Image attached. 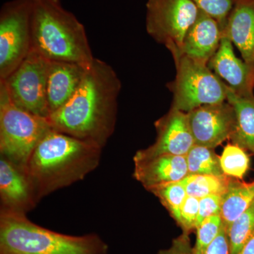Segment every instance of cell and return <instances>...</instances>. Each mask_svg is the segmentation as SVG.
<instances>
[{"instance_id": "26", "label": "cell", "mask_w": 254, "mask_h": 254, "mask_svg": "<svg viewBox=\"0 0 254 254\" xmlns=\"http://www.w3.org/2000/svg\"><path fill=\"white\" fill-rule=\"evenodd\" d=\"M200 11L216 20L222 31L231 12L235 0H191Z\"/></svg>"}, {"instance_id": "21", "label": "cell", "mask_w": 254, "mask_h": 254, "mask_svg": "<svg viewBox=\"0 0 254 254\" xmlns=\"http://www.w3.org/2000/svg\"><path fill=\"white\" fill-rule=\"evenodd\" d=\"M189 175L223 176L220 156L214 148L195 144L186 155Z\"/></svg>"}, {"instance_id": "17", "label": "cell", "mask_w": 254, "mask_h": 254, "mask_svg": "<svg viewBox=\"0 0 254 254\" xmlns=\"http://www.w3.org/2000/svg\"><path fill=\"white\" fill-rule=\"evenodd\" d=\"M237 47L246 63L253 68L254 64V0H235L222 31Z\"/></svg>"}, {"instance_id": "32", "label": "cell", "mask_w": 254, "mask_h": 254, "mask_svg": "<svg viewBox=\"0 0 254 254\" xmlns=\"http://www.w3.org/2000/svg\"><path fill=\"white\" fill-rule=\"evenodd\" d=\"M253 71H254V64L253 66Z\"/></svg>"}, {"instance_id": "30", "label": "cell", "mask_w": 254, "mask_h": 254, "mask_svg": "<svg viewBox=\"0 0 254 254\" xmlns=\"http://www.w3.org/2000/svg\"><path fill=\"white\" fill-rule=\"evenodd\" d=\"M158 254H193L189 234L183 232L173 240L170 248L160 251Z\"/></svg>"}, {"instance_id": "31", "label": "cell", "mask_w": 254, "mask_h": 254, "mask_svg": "<svg viewBox=\"0 0 254 254\" xmlns=\"http://www.w3.org/2000/svg\"><path fill=\"white\" fill-rule=\"evenodd\" d=\"M238 254H254V234Z\"/></svg>"}, {"instance_id": "6", "label": "cell", "mask_w": 254, "mask_h": 254, "mask_svg": "<svg viewBox=\"0 0 254 254\" xmlns=\"http://www.w3.org/2000/svg\"><path fill=\"white\" fill-rule=\"evenodd\" d=\"M176 77L167 86L173 93L172 108L188 113L205 105L227 101L229 86L208 68L182 53H172Z\"/></svg>"}, {"instance_id": "24", "label": "cell", "mask_w": 254, "mask_h": 254, "mask_svg": "<svg viewBox=\"0 0 254 254\" xmlns=\"http://www.w3.org/2000/svg\"><path fill=\"white\" fill-rule=\"evenodd\" d=\"M220 165L224 175L242 180L248 171L250 160L244 148L234 143H228L220 156Z\"/></svg>"}, {"instance_id": "22", "label": "cell", "mask_w": 254, "mask_h": 254, "mask_svg": "<svg viewBox=\"0 0 254 254\" xmlns=\"http://www.w3.org/2000/svg\"><path fill=\"white\" fill-rule=\"evenodd\" d=\"M148 191L160 200V203L168 210L172 218L180 225L181 208L186 199V188L182 181L171 182L150 189Z\"/></svg>"}, {"instance_id": "12", "label": "cell", "mask_w": 254, "mask_h": 254, "mask_svg": "<svg viewBox=\"0 0 254 254\" xmlns=\"http://www.w3.org/2000/svg\"><path fill=\"white\" fill-rule=\"evenodd\" d=\"M39 202L26 170L0 157V210L27 215Z\"/></svg>"}, {"instance_id": "20", "label": "cell", "mask_w": 254, "mask_h": 254, "mask_svg": "<svg viewBox=\"0 0 254 254\" xmlns=\"http://www.w3.org/2000/svg\"><path fill=\"white\" fill-rule=\"evenodd\" d=\"M232 178L226 175H189L182 180L187 195L200 198L213 194L224 195Z\"/></svg>"}, {"instance_id": "19", "label": "cell", "mask_w": 254, "mask_h": 254, "mask_svg": "<svg viewBox=\"0 0 254 254\" xmlns=\"http://www.w3.org/2000/svg\"><path fill=\"white\" fill-rule=\"evenodd\" d=\"M254 201V182L245 183L232 178L222 200L221 216L225 228L245 213Z\"/></svg>"}, {"instance_id": "14", "label": "cell", "mask_w": 254, "mask_h": 254, "mask_svg": "<svg viewBox=\"0 0 254 254\" xmlns=\"http://www.w3.org/2000/svg\"><path fill=\"white\" fill-rule=\"evenodd\" d=\"M222 37L218 21L199 10L196 19L184 38L181 48L176 52L208 65L220 46Z\"/></svg>"}, {"instance_id": "23", "label": "cell", "mask_w": 254, "mask_h": 254, "mask_svg": "<svg viewBox=\"0 0 254 254\" xmlns=\"http://www.w3.org/2000/svg\"><path fill=\"white\" fill-rule=\"evenodd\" d=\"M226 230L231 254H238L254 234V201Z\"/></svg>"}, {"instance_id": "10", "label": "cell", "mask_w": 254, "mask_h": 254, "mask_svg": "<svg viewBox=\"0 0 254 254\" xmlns=\"http://www.w3.org/2000/svg\"><path fill=\"white\" fill-rule=\"evenodd\" d=\"M187 115L195 144L215 148L231 138L235 113L228 102L203 105Z\"/></svg>"}, {"instance_id": "18", "label": "cell", "mask_w": 254, "mask_h": 254, "mask_svg": "<svg viewBox=\"0 0 254 254\" xmlns=\"http://www.w3.org/2000/svg\"><path fill=\"white\" fill-rule=\"evenodd\" d=\"M227 101L233 107L235 124L230 140L254 154V96H242L229 88Z\"/></svg>"}, {"instance_id": "25", "label": "cell", "mask_w": 254, "mask_h": 254, "mask_svg": "<svg viewBox=\"0 0 254 254\" xmlns=\"http://www.w3.org/2000/svg\"><path fill=\"white\" fill-rule=\"evenodd\" d=\"M223 226L220 215L205 218L196 227V242L193 247V254H203L208 246L213 242Z\"/></svg>"}, {"instance_id": "7", "label": "cell", "mask_w": 254, "mask_h": 254, "mask_svg": "<svg viewBox=\"0 0 254 254\" xmlns=\"http://www.w3.org/2000/svg\"><path fill=\"white\" fill-rule=\"evenodd\" d=\"M33 0H11L0 10V80L21 64L31 50Z\"/></svg>"}, {"instance_id": "3", "label": "cell", "mask_w": 254, "mask_h": 254, "mask_svg": "<svg viewBox=\"0 0 254 254\" xmlns=\"http://www.w3.org/2000/svg\"><path fill=\"white\" fill-rule=\"evenodd\" d=\"M31 50L50 62L87 67L95 59L84 26L61 0H33Z\"/></svg>"}, {"instance_id": "16", "label": "cell", "mask_w": 254, "mask_h": 254, "mask_svg": "<svg viewBox=\"0 0 254 254\" xmlns=\"http://www.w3.org/2000/svg\"><path fill=\"white\" fill-rule=\"evenodd\" d=\"M87 68L76 63L50 62L47 81V103L50 115L63 108L72 98Z\"/></svg>"}, {"instance_id": "28", "label": "cell", "mask_w": 254, "mask_h": 254, "mask_svg": "<svg viewBox=\"0 0 254 254\" xmlns=\"http://www.w3.org/2000/svg\"><path fill=\"white\" fill-rule=\"evenodd\" d=\"M223 195L213 194L207 195L199 199V213L197 220L196 227L205 218L213 215H221Z\"/></svg>"}, {"instance_id": "9", "label": "cell", "mask_w": 254, "mask_h": 254, "mask_svg": "<svg viewBox=\"0 0 254 254\" xmlns=\"http://www.w3.org/2000/svg\"><path fill=\"white\" fill-rule=\"evenodd\" d=\"M198 7L191 0H148L145 27L155 41L170 53L179 51L189 28L194 23Z\"/></svg>"}, {"instance_id": "8", "label": "cell", "mask_w": 254, "mask_h": 254, "mask_svg": "<svg viewBox=\"0 0 254 254\" xmlns=\"http://www.w3.org/2000/svg\"><path fill=\"white\" fill-rule=\"evenodd\" d=\"M50 61L31 50L21 64L4 79L10 99L18 108L37 116L48 119L47 81Z\"/></svg>"}, {"instance_id": "15", "label": "cell", "mask_w": 254, "mask_h": 254, "mask_svg": "<svg viewBox=\"0 0 254 254\" xmlns=\"http://www.w3.org/2000/svg\"><path fill=\"white\" fill-rule=\"evenodd\" d=\"M133 177L148 190L159 185L182 181L189 175L186 156L161 155L133 159Z\"/></svg>"}, {"instance_id": "5", "label": "cell", "mask_w": 254, "mask_h": 254, "mask_svg": "<svg viewBox=\"0 0 254 254\" xmlns=\"http://www.w3.org/2000/svg\"><path fill=\"white\" fill-rule=\"evenodd\" d=\"M51 128L48 119L14 105L0 83V157L26 170L35 148Z\"/></svg>"}, {"instance_id": "29", "label": "cell", "mask_w": 254, "mask_h": 254, "mask_svg": "<svg viewBox=\"0 0 254 254\" xmlns=\"http://www.w3.org/2000/svg\"><path fill=\"white\" fill-rule=\"evenodd\" d=\"M203 254H231L228 235L224 225L218 236L208 246Z\"/></svg>"}, {"instance_id": "11", "label": "cell", "mask_w": 254, "mask_h": 254, "mask_svg": "<svg viewBox=\"0 0 254 254\" xmlns=\"http://www.w3.org/2000/svg\"><path fill=\"white\" fill-rule=\"evenodd\" d=\"M156 139L145 149L138 150L133 159L153 158L161 155L186 156L195 145L187 113L172 108L155 123Z\"/></svg>"}, {"instance_id": "2", "label": "cell", "mask_w": 254, "mask_h": 254, "mask_svg": "<svg viewBox=\"0 0 254 254\" xmlns=\"http://www.w3.org/2000/svg\"><path fill=\"white\" fill-rule=\"evenodd\" d=\"M102 150L51 128L35 148L26 169L38 200L83 180L98 168Z\"/></svg>"}, {"instance_id": "4", "label": "cell", "mask_w": 254, "mask_h": 254, "mask_svg": "<svg viewBox=\"0 0 254 254\" xmlns=\"http://www.w3.org/2000/svg\"><path fill=\"white\" fill-rule=\"evenodd\" d=\"M95 233L64 235L40 226L26 214L0 210V254H108Z\"/></svg>"}, {"instance_id": "13", "label": "cell", "mask_w": 254, "mask_h": 254, "mask_svg": "<svg viewBox=\"0 0 254 254\" xmlns=\"http://www.w3.org/2000/svg\"><path fill=\"white\" fill-rule=\"evenodd\" d=\"M208 68L236 94L253 95L254 71L252 66L237 58L232 42L222 37L216 53L208 63Z\"/></svg>"}, {"instance_id": "1", "label": "cell", "mask_w": 254, "mask_h": 254, "mask_svg": "<svg viewBox=\"0 0 254 254\" xmlns=\"http://www.w3.org/2000/svg\"><path fill=\"white\" fill-rule=\"evenodd\" d=\"M121 89V81L113 68L95 58L72 98L48 117L50 127L104 148L116 127Z\"/></svg>"}, {"instance_id": "27", "label": "cell", "mask_w": 254, "mask_h": 254, "mask_svg": "<svg viewBox=\"0 0 254 254\" xmlns=\"http://www.w3.org/2000/svg\"><path fill=\"white\" fill-rule=\"evenodd\" d=\"M199 213V199L195 197L187 195L181 208V218L179 226L183 232L190 234L196 229L197 220Z\"/></svg>"}]
</instances>
